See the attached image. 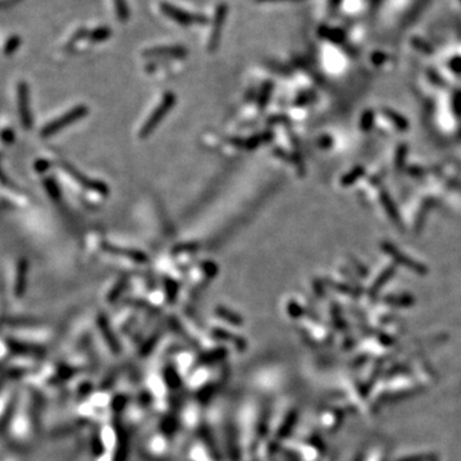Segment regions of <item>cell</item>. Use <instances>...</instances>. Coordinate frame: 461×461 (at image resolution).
<instances>
[{
	"label": "cell",
	"instance_id": "cell-2",
	"mask_svg": "<svg viewBox=\"0 0 461 461\" xmlns=\"http://www.w3.org/2000/svg\"><path fill=\"white\" fill-rule=\"evenodd\" d=\"M88 114V108L86 105H77V107L72 108L71 110H68L66 114L60 115L56 119L51 120V122L46 123L40 131V136L44 137V139H48V137L54 136L55 134H58L59 131L64 130L68 126L73 125L77 120L82 119L85 118L86 115Z\"/></svg>",
	"mask_w": 461,
	"mask_h": 461
},
{
	"label": "cell",
	"instance_id": "cell-16",
	"mask_svg": "<svg viewBox=\"0 0 461 461\" xmlns=\"http://www.w3.org/2000/svg\"><path fill=\"white\" fill-rule=\"evenodd\" d=\"M115 8V16L120 23H125L130 18V8H128L127 0H113Z\"/></svg>",
	"mask_w": 461,
	"mask_h": 461
},
{
	"label": "cell",
	"instance_id": "cell-23",
	"mask_svg": "<svg viewBox=\"0 0 461 461\" xmlns=\"http://www.w3.org/2000/svg\"><path fill=\"white\" fill-rule=\"evenodd\" d=\"M35 168H36V171L43 173V172H45L46 169L50 168V164H49V162H46V160L41 159V160H38V162H36Z\"/></svg>",
	"mask_w": 461,
	"mask_h": 461
},
{
	"label": "cell",
	"instance_id": "cell-21",
	"mask_svg": "<svg viewBox=\"0 0 461 461\" xmlns=\"http://www.w3.org/2000/svg\"><path fill=\"white\" fill-rule=\"evenodd\" d=\"M201 269L203 272L205 273V275L208 278H214L217 274H218V265L214 263V261L206 260L201 263Z\"/></svg>",
	"mask_w": 461,
	"mask_h": 461
},
{
	"label": "cell",
	"instance_id": "cell-3",
	"mask_svg": "<svg viewBox=\"0 0 461 461\" xmlns=\"http://www.w3.org/2000/svg\"><path fill=\"white\" fill-rule=\"evenodd\" d=\"M58 164L60 168H63L64 171L67 172V173L70 174L80 186H82L83 189L88 190V191L98 192V194L104 195V196H107V195L109 194V187H108V185L105 183V182L99 181V179H93L90 178V177L85 176L82 172L78 171L76 167H73L71 163L66 162V160H59Z\"/></svg>",
	"mask_w": 461,
	"mask_h": 461
},
{
	"label": "cell",
	"instance_id": "cell-26",
	"mask_svg": "<svg viewBox=\"0 0 461 461\" xmlns=\"http://www.w3.org/2000/svg\"><path fill=\"white\" fill-rule=\"evenodd\" d=\"M258 3H273V2H287V0H255Z\"/></svg>",
	"mask_w": 461,
	"mask_h": 461
},
{
	"label": "cell",
	"instance_id": "cell-15",
	"mask_svg": "<svg viewBox=\"0 0 461 461\" xmlns=\"http://www.w3.org/2000/svg\"><path fill=\"white\" fill-rule=\"evenodd\" d=\"M128 285V278L127 277H122L119 281H117L114 286L112 287V290L109 291L108 293V301L109 302H114L119 299V296L122 295L123 291L127 288Z\"/></svg>",
	"mask_w": 461,
	"mask_h": 461
},
{
	"label": "cell",
	"instance_id": "cell-24",
	"mask_svg": "<svg viewBox=\"0 0 461 461\" xmlns=\"http://www.w3.org/2000/svg\"><path fill=\"white\" fill-rule=\"evenodd\" d=\"M210 23V18L208 16L203 13H196V24H200V26H206V24Z\"/></svg>",
	"mask_w": 461,
	"mask_h": 461
},
{
	"label": "cell",
	"instance_id": "cell-5",
	"mask_svg": "<svg viewBox=\"0 0 461 461\" xmlns=\"http://www.w3.org/2000/svg\"><path fill=\"white\" fill-rule=\"evenodd\" d=\"M17 102H18L19 119H21L22 127L26 131L31 130L34 126V118H32L31 109H29V88L24 81H19L17 85Z\"/></svg>",
	"mask_w": 461,
	"mask_h": 461
},
{
	"label": "cell",
	"instance_id": "cell-4",
	"mask_svg": "<svg viewBox=\"0 0 461 461\" xmlns=\"http://www.w3.org/2000/svg\"><path fill=\"white\" fill-rule=\"evenodd\" d=\"M227 16H228V4L222 2L216 7L213 21H211V32L208 43V50L210 53H216L219 44H221L222 28H223Z\"/></svg>",
	"mask_w": 461,
	"mask_h": 461
},
{
	"label": "cell",
	"instance_id": "cell-14",
	"mask_svg": "<svg viewBox=\"0 0 461 461\" xmlns=\"http://www.w3.org/2000/svg\"><path fill=\"white\" fill-rule=\"evenodd\" d=\"M272 91H273V82L272 81H265V82L263 83V86H261L260 94H259V98H258V105L260 109H264V108L268 105L270 95H272Z\"/></svg>",
	"mask_w": 461,
	"mask_h": 461
},
{
	"label": "cell",
	"instance_id": "cell-8",
	"mask_svg": "<svg viewBox=\"0 0 461 461\" xmlns=\"http://www.w3.org/2000/svg\"><path fill=\"white\" fill-rule=\"evenodd\" d=\"M189 51L182 45H159L147 48L142 51V56L145 58H185Z\"/></svg>",
	"mask_w": 461,
	"mask_h": 461
},
{
	"label": "cell",
	"instance_id": "cell-11",
	"mask_svg": "<svg viewBox=\"0 0 461 461\" xmlns=\"http://www.w3.org/2000/svg\"><path fill=\"white\" fill-rule=\"evenodd\" d=\"M113 31L109 26H98L95 28L90 29L88 32L87 39L90 40V43L98 44V43H103V41H107L108 39L112 38Z\"/></svg>",
	"mask_w": 461,
	"mask_h": 461
},
{
	"label": "cell",
	"instance_id": "cell-22",
	"mask_svg": "<svg viewBox=\"0 0 461 461\" xmlns=\"http://www.w3.org/2000/svg\"><path fill=\"white\" fill-rule=\"evenodd\" d=\"M2 139H3V141L6 142V144H12V142H13V140H14L13 130H11V128H6V130L3 131Z\"/></svg>",
	"mask_w": 461,
	"mask_h": 461
},
{
	"label": "cell",
	"instance_id": "cell-12",
	"mask_svg": "<svg viewBox=\"0 0 461 461\" xmlns=\"http://www.w3.org/2000/svg\"><path fill=\"white\" fill-rule=\"evenodd\" d=\"M216 314L218 315L221 319L226 320L227 323H229V324L232 325H241L243 323L242 317H241L240 314H237V313L233 312V310L228 309V308L222 306V305L216 308Z\"/></svg>",
	"mask_w": 461,
	"mask_h": 461
},
{
	"label": "cell",
	"instance_id": "cell-1",
	"mask_svg": "<svg viewBox=\"0 0 461 461\" xmlns=\"http://www.w3.org/2000/svg\"><path fill=\"white\" fill-rule=\"evenodd\" d=\"M176 102L177 96L176 94H173L172 91H167V93L163 95L162 100H160L157 109L150 114V117L147 118L146 122L144 123V126H142L141 130H140L139 134L140 139H147V137L157 130V127L160 125V122L167 117V114L171 112L172 108L176 105Z\"/></svg>",
	"mask_w": 461,
	"mask_h": 461
},
{
	"label": "cell",
	"instance_id": "cell-20",
	"mask_svg": "<svg viewBox=\"0 0 461 461\" xmlns=\"http://www.w3.org/2000/svg\"><path fill=\"white\" fill-rule=\"evenodd\" d=\"M199 250V243L197 242H186L176 245L172 250L173 254H182V253H194Z\"/></svg>",
	"mask_w": 461,
	"mask_h": 461
},
{
	"label": "cell",
	"instance_id": "cell-6",
	"mask_svg": "<svg viewBox=\"0 0 461 461\" xmlns=\"http://www.w3.org/2000/svg\"><path fill=\"white\" fill-rule=\"evenodd\" d=\"M159 9L164 16H167L168 18H171L172 21H174L176 23H178L179 26L189 27L191 24H196V13H190L189 11L179 8V7L174 6V4L169 3V2H160Z\"/></svg>",
	"mask_w": 461,
	"mask_h": 461
},
{
	"label": "cell",
	"instance_id": "cell-9",
	"mask_svg": "<svg viewBox=\"0 0 461 461\" xmlns=\"http://www.w3.org/2000/svg\"><path fill=\"white\" fill-rule=\"evenodd\" d=\"M272 132H264V134L254 135V136L248 137V139H241V137H231L228 139L229 144L233 145L236 147H241L245 150H254L259 146L260 144L265 141H269L272 139Z\"/></svg>",
	"mask_w": 461,
	"mask_h": 461
},
{
	"label": "cell",
	"instance_id": "cell-17",
	"mask_svg": "<svg viewBox=\"0 0 461 461\" xmlns=\"http://www.w3.org/2000/svg\"><path fill=\"white\" fill-rule=\"evenodd\" d=\"M44 189H45L46 194L49 195L50 199H53V200L60 199V189H59L58 183L53 177H48V178L44 179Z\"/></svg>",
	"mask_w": 461,
	"mask_h": 461
},
{
	"label": "cell",
	"instance_id": "cell-10",
	"mask_svg": "<svg viewBox=\"0 0 461 461\" xmlns=\"http://www.w3.org/2000/svg\"><path fill=\"white\" fill-rule=\"evenodd\" d=\"M27 273H28V261L22 258L18 260L16 272V281H14V295L16 297H22L27 288Z\"/></svg>",
	"mask_w": 461,
	"mask_h": 461
},
{
	"label": "cell",
	"instance_id": "cell-13",
	"mask_svg": "<svg viewBox=\"0 0 461 461\" xmlns=\"http://www.w3.org/2000/svg\"><path fill=\"white\" fill-rule=\"evenodd\" d=\"M164 291H166V299L168 304H174L177 301V296H178L179 285L173 278L166 277L164 278Z\"/></svg>",
	"mask_w": 461,
	"mask_h": 461
},
{
	"label": "cell",
	"instance_id": "cell-19",
	"mask_svg": "<svg viewBox=\"0 0 461 461\" xmlns=\"http://www.w3.org/2000/svg\"><path fill=\"white\" fill-rule=\"evenodd\" d=\"M21 44H22L21 36L12 35L11 38H8V40L6 41V45H4V55L6 56L13 55V54L17 51V49L21 46Z\"/></svg>",
	"mask_w": 461,
	"mask_h": 461
},
{
	"label": "cell",
	"instance_id": "cell-25",
	"mask_svg": "<svg viewBox=\"0 0 461 461\" xmlns=\"http://www.w3.org/2000/svg\"><path fill=\"white\" fill-rule=\"evenodd\" d=\"M17 2H18V0H4L3 7L6 8V7H8V6H13V4L17 3Z\"/></svg>",
	"mask_w": 461,
	"mask_h": 461
},
{
	"label": "cell",
	"instance_id": "cell-7",
	"mask_svg": "<svg viewBox=\"0 0 461 461\" xmlns=\"http://www.w3.org/2000/svg\"><path fill=\"white\" fill-rule=\"evenodd\" d=\"M102 250H104L105 253L112 254V255L120 256V258L128 259V260L137 263V264H145L149 261V256L146 253L137 249H128V248H120V246L112 245L109 242H103L102 243Z\"/></svg>",
	"mask_w": 461,
	"mask_h": 461
},
{
	"label": "cell",
	"instance_id": "cell-18",
	"mask_svg": "<svg viewBox=\"0 0 461 461\" xmlns=\"http://www.w3.org/2000/svg\"><path fill=\"white\" fill-rule=\"evenodd\" d=\"M88 32H90V29H87L86 27H80V28H78L77 31H76L75 34H73L72 38H71L70 40H68V43L66 44L64 49H66V50H72V49L75 48V46L77 45V44L80 43V41H82V39L87 38Z\"/></svg>",
	"mask_w": 461,
	"mask_h": 461
}]
</instances>
